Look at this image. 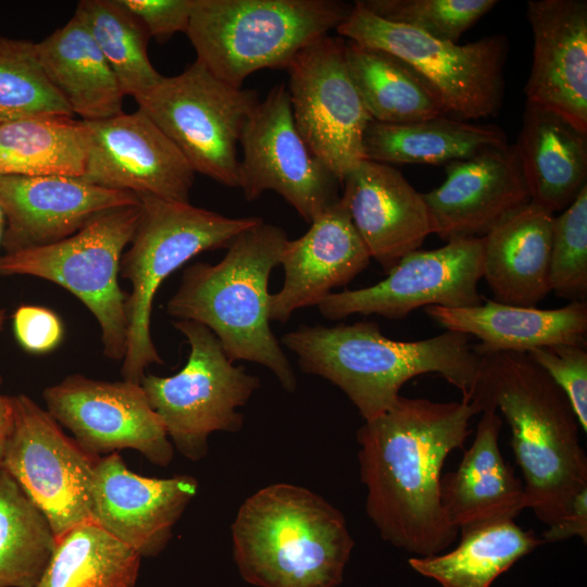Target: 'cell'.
Returning a JSON list of instances; mask_svg holds the SVG:
<instances>
[{
  "label": "cell",
  "mask_w": 587,
  "mask_h": 587,
  "mask_svg": "<svg viewBox=\"0 0 587 587\" xmlns=\"http://www.w3.org/2000/svg\"><path fill=\"white\" fill-rule=\"evenodd\" d=\"M478 404L399 396L357 433L366 513L380 537L415 557L442 552L459 530L440 501L447 457L462 449Z\"/></svg>",
  "instance_id": "1"
},
{
  "label": "cell",
  "mask_w": 587,
  "mask_h": 587,
  "mask_svg": "<svg viewBox=\"0 0 587 587\" xmlns=\"http://www.w3.org/2000/svg\"><path fill=\"white\" fill-rule=\"evenodd\" d=\"M470 400L499 410L524 478L527 508L547 526L558 522L587 487L579 423L561 388L525 352L480 355Z\"/></svg>",
  "instance_id": "2"
},
{
  "label": "cell",
  "mask_w": 587,
  "mask_h": 587,
  "mask_svg": "<svg viewBox=\"0 0 587 587\" xmlns=\"http://www.w3.org/2000/svg\"><path fill=\"white\" fill-rule=\"evenodd\" d=\"M282 342L297 355L299 367L340 388L364 421L388 410L411 378L442 376L470 399L480 355L470 337L446 330L437 336L399 341L382 334L373 321L328 326H299Z\"/></svg>",
  "instance_id": "3"
},
{
  "label": "cell",
  "mask_w": 587,
  "mask_h": 587,
  "mask_svg": "<svg viewBox=\"0 0 587 587\" xmlns=\"http://www.w3.org/2000/svg\"><path fill=\"white\" fill-rule=\"evenodd\" d=\"M287 240L282 227L261 218L234 238L218 263L188 266L166 312L207 326L232 362L267 367L291 392L296 375L271 330L268 312V278Z\"/></svg>",
  "instance_id": "4"
},
{
  "label": "cell",
  "mask_w": 587,
  "mask_h": 587,
  "mask_svg": "<svg viewBox=\"0 0 587 587\" xmlns=\"http://www.w3.org/2000/svg\"><path fill=\"white\" fill-rule=\"evenodd\" d=\"M232 540L240 575L257 587H338L354 546L339 510L286 483L245 500Z\"/></svg>",
  "instance_id": "5"
},
{
  "label": "cell",
  "mask_w": 587,
  "mask_h": 587,
  "mask_svg": "<svg viewBox=\"0 0 587 587\" xmlns=\"http://www.w3.org/2000/svg\"><path fill=\"white\" fill-rule=\"evenodd\" d=\"M337 0H195L187 36L197 61L241 87L263 68H287L307 46L347 18Z\"/></svg>",
  "instance_id": "6"
},
{
  "label": "cell",
  "mask_w": 587,
  "mask_h": 587,
  "mask_svg": "<svg viewBox=\"0 0 587 587\" xmlns=\"http://www.w3.org/2000/svg\"><path fill=\"white\" fill-rule=\"evenodd\" d=\"M140 216L120 275L129 280L126 300L127 337L121 373L140 384L151 364H163L150 332L154 296L163 280L192 257L227 248L242 230L261 218L227 217L220 213L151 195H137Z\"/></svg>",
  "instance_id": "7"
},
{
  "label": "cell",
  "mask_w": 587,
  "mask_h": 587,
  "mask_svg": "<svg viewBox=\"0 0 587 587\" xmlns=\"http://www.w3.org/2000/svg\"><path fill=\"white\" fill-rule=\"evenodd\" d=\"M336 30L344 39L389 53L413 68L433 89L445 115L475 121L496 115L502 105L509 52L504 35L459 45L382 18L361 0Z\"/></svg>",
  "instance_id": "8"
},
{
  "label": "cell",
  "mask_w": 587,
  "mask_h": 587,
  "mask_svg": "<svg viewBox=\"0 0 587 587\" xmlns=\"http://www.w3.org/2000/svg\"><path fill=\"white\" fill-rule=\"evenodd\" d=\"M139 216L140 203L111 209L61 241L4 252L0 275L35 276L68 290L97 320L104 355L121 361L126 351L127 294L118 284L120 264Z\"/></svg>",
  "instance_id": "9"
},
{
  "label": "cell",
  "mask_w": 587,
  "mask_h": 587,
  "mask_svg": "<svg viewBox=\"0 0 587 587\" xmlns=\"http://www.w3.org/2000/svg\"><path fill=\"white\" fill-rule=\"evenodd\" d=\"M173 325L190 346L185 366L167 377L145 375L140 385L172 445L199 461L208 453L212 433L242 427L243 415L237 409L249 401L260 379L234 365L207 326L189 320Z\"/></svg>",
  "instance_id": "10"
},
{
  "label": "cell",
  "mask_w": 587,
  "mask_h": 587,
  "mask_svg": "<svg viewBox=\"0 0 587 587\" xmlns=\"http://www.w3.org/2000/svg\"><path fill=\"white\" fill-rule=\"evenodd\" d=\"M134 99L195 172L239 188L238 145L248 116L260 102L255 90L218 79L196 60Z\"/></svg>",
  "instance_id": "11"
},
{
  "label": "cell",
  "mask_w": 587,
  "mask_h": 587,
  "mask_svg": "<svg viewBox=\"0 0 587 587\" xmlns=\"http://www.w3.org/2000/svg\"><path fill=\"white\" fill-rule=\"evenodd\" d=\"M10 397L13 419L1 467L45 514L55 538L92 521L91 486L100 457L67 436L32 398Z\"/></svg>",
  "instance_id": "12"
},
{
  "label": "cell",
  "mask_w": 587,
  "mask_h": 587,
  "mask_svg": "<svg viewBox=\"0 0 587 587\" xmlns=\"http://www.w3.org/2000/svg\"><path fill=\"white\" fill-rule=\"evenodd\" d=\"M239 143V188L248 201L273 190L311 224L340 199L341 182L301 137L285 85L255 105Z\"/></svg>",
  "instance_id": "13"
},
{
  "label": "cell",
  "mask_w": 587,
  "mask_h": 587,
  "mask_svg": "<svg viewBox=\"0 0 587 587\" xmlns=\"http://www.w3.org/2000/svg\"><path fill=\"white\" fill-rule=\"evenodd\" d=\"M346 40L324 36L287 66L296 126L311 151L339 178L364 160L363 138L373 121L349 74Z\"/></svg>",
  "instance_id": "14"
},
{
  "label": "cell",
  "mask_w": 587,
  "mask_h": 587,
  "mask_svg": "<svg viewBox=\"0 0 587 587\" xmlns=\"http://www.w3.org/2000/svg\"><path fill=\"white\" fill-rule=\"evenodd\" d=\"M483 263L484 237L450 240L437 249L414 250L377 284L332 292L317 307L329 320L352 314L401 320L423 307L478 305Z\"/></svg>",
  "instance_id": "15"
},
{
  "label": "cell",
  "mask_w": 587,
  "mask_h": 587,
  "mask_svg": "<svg viewBox=\"0 0 587 587\" xmlns=\"http://www.w3.org/2000/svg\"><path fill=\"white\" fill-rule=\"evenodd\" d=\"M42 396L49 414L93 454L134 449L161 466L173 459V445L140 384L72 374Z\"/></svg>",
  "instance_id": "16"
},
{
  "label": "cell",
  "mask_w": 587,
  "mask_h": 587,
  "mask_svg": "<svg viewBox=\"0 0 587 587\" xmlns=\"http://www.w3.org/2000/svg\"><path fill=\"white\" fill-rule=\"evenodd\" d=\"M84 122L88 157L79 178L108 189L189 202L195 171L143 112Z\"/></svg>",
  "instance_id": "17"
},
{
  "label": "cell",
  "mask_w": 587,
  "mask_h": 587,
  "mask_svg": "<svg viewBox=\"0 0 587 587\" xmlns=\"http://www.w3.org/2000/svg\"><path fill=\"white\" fill-rule=\"evenodd\" d=\"M445 166V182L422 195L432 234L446 241L485 237L532 201L515 143Z\"/></svg>",
  "instance_id": "18"
},
{
  "label": "cell",
  "mask_w": 587,
  "mask_h": 587,
  "mask_svg": "<svg viewBox=\"0 0 587 587\" xmlns=\"http://www.w3.org/2000/svg\"><path fill=\"white\" fill-rule=\"evenodd\" d=\"M190 475L146 477L117 453L100 457L91 486L92 521L141 558L158 555L198 492Z\"/></svg>",
  "instance_id": "19"
},
{
  "label": "cell",
  "mask_w": 587,
  "mask_h": 587,
  "mask_svg": "<svg viewBox=\"0 0 587 587\" xmlns=\"http://www.w3.org/2000/svg\"><path fill=\"white\" fill-rule=\"evenodd\" d=\"M139 203L134 192L103 188L79 177L0 175L4 252L61 241L104 211Z\"/></svg>",
  "instance_id": "20"
},
{
  "label": "cell",
  "mask_w": 587,
  "mask_h": 587,
  "mask_svg": "<svg viewBox=\"0 0 587 587\" xmlns=\"http://www.w3.org/2000/svg\"><path fill=\"white\" fill-rule=\"evenodd\" d=\"M526 13L534 37L526 102L587 134L586 0H530Z\"/></svg>",
  "instance_id": "21"
},
{
  "label": "cell",
  "mask_w": 587,
  "mask_h": 587,
  "mask_svg": "<svg viewBox=\"0 0 587 587\" xmlns=\"http://www.w3.org/2000/svg\"><path fill=\"white\" fill-rule=\"evenodd\" d=\"M341 185L354 228L386 273L432 234L423 195L391 165L364 159Z\"/></svg>",
  "instance_id": "22"
},
{
  "label": "cell",
  "mask_w": 587,
  "mask_h": 587,
  "mask_svg": "<svg viewBox=\"0 0 587 587\" xmlns=\"http://www.w3.org/2000/svg\"><path fill=\"white\" fill-rule=\"evenodd\" d=\"M370 253L339 199L301 237L288 239L279 264L285 278L270 296V321L287 322L301 308L317 305L332 289L351 282L369 265Z\"/></svg>",
  "instance_id": "23"
},
{
  "label": "cell",
  "mask_w": 587,
  "mask_h": 587,
  "mask_svg": "<svg viewBox=\"0 0 587 587\" xmlns=\"http://www.w3.org/2000/svg\"><path fill=\"white\" fill-rule=\"evenodd\" d=\"M475 438L455 471L441 476L440 501L459 532L514 521L527 509L524 485L499 448L502 419L494 409L480 412Z\"/></svg>",
  "instance_id": "24"
},
{
  "label": "cell",
  "mask_w": 587,
  "mask_h": 587,
  "mask_svg": "<svg viewBox=\"0 0 587 587\" xmlns=\"http://www.w3.org/2000/svg\"><path fill=\"white\" fill-rule=\"evenodd\" d=\"M425 313L447 330L474 336L479 355L525 352L551 345L586 347L587 302L575 301L558 309L519 307L487 300L466 308L430 305Z\"/></svg>",
  "instance_id": "25"
},
{
  "label": "cell",
  "mask_w": 587,
  "mask_h": 587,
  "mask_svg": "<svg viewBox=\"0 0 587 587\" xmlns=\"http://www.w3.org/2000/svg\"><path fill=\"white\" fill-rule=\"evenodd\" d=\"M553 218L530 202L484 237L483 277L495 301L536 307L551 291Z\"/></svg>",
  "instance_id": "26"
},
{
  "label": "cell",
  "mask_w": 587,
  "mask_h": 587,
  "mask_svg": "<svg viewBox=\"0 0 587 587\" xmlns=\"http://www.w3.org/2000/svg\"><path fill=\"white\" fill-rule=\"evenodd\" d=\"M533 203L554 214L587 185V134L559 113L526 102L515 143Z\"/></svg>",
  "instance_id": "27"
},
{
  "label": "cell",
  "mask_w": 587,
  "mask_h": 587,
  "mask_svg": "<svg viewBox=\"0 0 587 587\" xmlns=\"http://www.w3.org/2000/svg\"><path fill=\"white\" fill-rule=\"evenodd\" d=\"M36 51L47 78L73 114L99 121L123 112L120 82L76 14L37 42Z\"/></svg>",
  "instance_id": "28"
},
{
  "label": "cell",
  "mask_w": 587,
  "mask_h": 587,
  "mask_svg": "<svg viewBox=\"0 0 587 587\" xmlns=\"http://www.w3.org/2000/svg\"><path fill=\"white\" fill-rule=\"evenodd\" d=\"M508 145L494 124L448 115L401 124L372 121L363 138L366 160L385 164H448Z\"/></svg>",
  "instance_id": "29"
},
{
  "label": "cell",
  "mask_w": 587,
  "mask_h": 587,
  "mask_svg": "<svg viewBox=\"0 0 587 587\" xmlns=\"http://www.w3.org/2000/svg\"><path fill=\"white\" fill-rule=\"evenodd\" d=\"M74 116L36 115L0 122V175L83 177L88 130Z\"/></svg>",
  "instance_id": "30"
},
{
  "label": "cell",
  "mask_w": 587,
  "mask_h": 587,
  "mask_svg": "<svg viewBox=\"0 0 587 587\" xmlns=\"http://www.w3.org/2000/svg\"><path fill=\"white\" fill-rule=\"evenodd\" d=\"M459 546L444 554L412 557L409 565L441 587H490L521 558L545 541L514 521L460 530Z\"/></svg>",
  "instance_id": "31"
},
{
  "label": "cell",
  "mask_w": 587,
  "mask_h": 587,
  "mask_svg": "<svg viewBox=\"0 0 587 587\" xmlns=\"http://www.w3.org/2000/svg\"><path fill=\"white\" fill-rule=\"evenodd\" d=\"M345 57L352 82L373 121L401 124L445 115L429 85L401 60L349 40H346Z\"/></svg>",
  "instance_id": "32"
},
{
  "label": "cell",
  "mask_w": 587,
  "mask_h": 587,
  "mask_svg": "<svg viewBox=\"0 0 587 587\" xmlns=\"http://www.w3.org/2000/svg\"><path fill=\"white\" fill-rule=\"evenodd\" d=\"M141 557L90 521L55 538L35 587H135Z\"/></svg>",
  "instance_id": "33"
},
{
  "label": "cell",
  "mask_w": 587,
  "mask_h": 587,
  "mask_svg": "<svg viewBox=\"0 0 587 587\" xmlns=\"http://www.w3.org/2000/svg\"><path fill=\"white\" fill-rule=\"evenodd\" d=\"M54 544L45 514L0 466V587H35Z\"/></svg>",
  "instance_id": "34"
},
{
  "label": "cell",
  "mask_w": 587,
  "mask_h": 587,
  "mask_svg": "<svg viewBox=\"0 0 587 587\" xmlns=\"http://www.w3.org/2000/svg\"><path fill=\"white\" fill-rule=\"evenodd\" d=\"M74 14L87 26L125 96L136 97L163 77L148 58L147 29L117 0H83Z\"/></svg>",
  "instance_id": "35"
},
{
  "label": "cell",
  "mask_w": 587,
  "mask_h": 587,
  "mask_svg": "<svg viewBox=\"0 0 587 587\" xmlns=\"http://www.w3.org/2000/svg\"><path fill=\"white\" fill-rule=\"evenodd\" d=\"M36 115L74 116L47 78L36 43L0 35V122Z\"/></svg>",
  "instance_id": "36"
},
{
  "label": "cell",
  "mask_w": 587,
  "mask_h": 587,
  "mask_svg": "<svg viewBox=\"0 0 587 587\" xmlns=\"http://www.w3.org/2000/svg\"><path fill=\"white\" fill-rule=\"evenodd\" d=\"M372 13L458 42L460 37L497 3L496 0H361Z\"/></svg>",
  "instance_id": "37"
},
{
  "label": "cell",
  "mask_w": 587,
  "mask_h": 587,
  "mask_svg": "<svg viewBox=\"0 0 587 587\" xmlns=\"http://www.w3.org/2000/svg\"><path fill=\"white\" fill-rule=\"evenodd\" d=\"M551 291L571 302L587 297V185L554 216L550 253Z\"/></svg>",
  "instance_id": "38"
},
{
  "label": "cell",
  "mask_w": 587,
  "mask_h": 587,
  "mask_svg": "<svg viewBox=\"0 0 587 587\" xmlns=\"http://www.w3.org/2000/svg\"><path fill=\"white\" fill-rule=\"evenodd\" d=\"M567 397L578 420L587 433V351L584 346L551 345L527 352Z\"/></svg>",
  "instance_id": "39"
},
{
  "label": "cell",
  "mask_w": 587,
  "mask_h": 587,
  "mask_svg": "<svg viewBox=\"0 0 587 587\" xmlns=\"http://www.w3.org/2000/svg\"><path fill=\"white\" fill-rule=\"evenodd\" d=\"M195 0H117L145 26L150 37L167 39L187 32Z\"/></svg>",
  "instance_id": "40"
},
{
  "label": "cell",
  "mask_w": 587,
  "mask_h": 587,
  "mask_svg": "<svg viewBox=\"0 0 587 587\" xmlns=\"http://www.w3.org/2000/svg\"><path fill=\"white\" fill-rule=\"evenodd\" d=\"M18 344L30 353H47L61 342L64 329L60 317L40 305H21L13 314Z\"/></svg>",
  "instance_id": "41"
},
{
  "label": "cell",
  "mask_w": 587,
  "mask_h": 587,
  "mask_svg": "<svg viewBox=\"0 0 587 587\" xmlns=\"http://www.w3.org/2000/svg\"><path fill=\"white\" fill-rule=\"evenodd\" d=\"M573 536L587 540V487L572 501L567 512L554 524L547 526L542 534L545 542H557Z\"/></svg>",
  "instance_id": "42"
},
{
  "label": "cell",
  "mask_w": 587,
  "mask_h": 587,
  "mask_svg": "<svg viewBox=\"0 0 587 587\" xmlns=\"http://www.w3.org/2000/svg\"><path fill=\"white\" fill-rule=\"evenodd\" d=\"M5 320V310L0 307V332ZM13 419L11 397L0 394V466L2 464L7 441Z\"/></svg>",
  "instance_id": "43"
},
{
  "label": "cell",
  "mask_w": 587,
  "mask_h": 587,
  "mask_svg": "<svg viewBox=\"0 0 587 587\" xmlns=\"http://www.w3.org/2000/svg\"><path fill=\"white\" fill-rule=\"evenodd\" d=\"M3 218H4V215L0 209V226H2V223H3Z\"/></svg>",
  "instance_id": "44"
},
{
  "label": "cell",
  "mask_w": 587,
  "mask_h": 587,
  "mask_svg": "<svg viewBox=\"0 0 587 587\" xmlns=\"http://www.w3.org/2000/svg\"><path fill=\"white\" fill-rule=\"evenodd\" d=\"M1 234H2V226H0V239H1Z\"/></svg>",
  "instance_id": "45"
}]
</instances>
